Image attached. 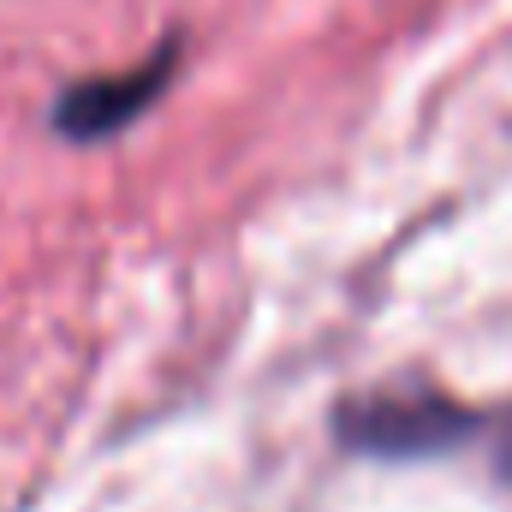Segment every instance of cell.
I'll use <instances>...</instances> for the list:
<instances>
[{
	"label": "cell",
	"instance_id": "3957f363",
	"mask_svg": "<svg viewBox=\"0 0 512 512\" xmlns=\"http://www.w3.org/2000/svg\"><path fill=\"white\" fill-rule=\"evenodd\" d=\"M507 477H512V453H507Z\"/></svg>",
	"mask_w": 512,
	"mask_h": 512
},
{
	"label": "cell",
	"instance_id": "6da1fadb",
	"mask_svg": "<svg viewBox=\"0 0 512 512\" xmlns=\"http://www.w3.org/2000/svg\"><path fill=\"white\" fill-rule=\"evenodd\" d=\"M471 429V411L423 393V399H364L340 417V435L358 453H441Z\"/></svg>",
	"mask_w": 512,
	"mask_h": 512
},
{
	"label": "cell",
	"instance_id": "7a4b0ae2",
	"mask_svg": "<svg viewBox=\"0 0 512 512\" xmlns=\"http://www.w3.org/2000/svg\"><path fill=\"white\" fill-rule=\"evenodd\" d=\"M167 72H173V54H149L131 72L84 78V84H72L54 102V126L66 131V137H108L114 126H126V120H137L149 108V96L167 84Z\"/></svg>",
	"mask_w": 512,
	"mask_h": 512
}]
</instances>
